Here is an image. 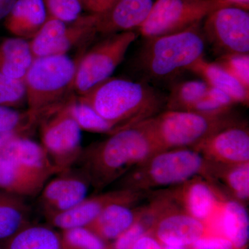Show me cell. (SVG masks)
<instances>
[{
  "label": "cell",
  "instance_id": "6da1fadb",
  "mask_svg": "<svg viewBox=\"0 0 249 249\" xmlns=\"http://www.w3.org/2000/svg\"><path fill=\"white\" fill-rule=\"evenodd\" d=\"M157 152L142 121L109 134L106 140L83 151L79 160L91 185L100 190Z\"/></svg>",
  "mask_w": 249,
  "mask_h": 249
},
{
  "label": "cell",
  "instance_id": "7a4b0ae2",
  "mask_svg": "<svg viewBox=\"0 0 249 249\" xmlns=\"http://www.w3.org/2000/svg\"><path fill=\"white\" fill-rule=\"evenodd\" d=\"M78 101L114 124L116 131L157 115L166 103L145 83L111 77L79 95Z\"/></svg>",
  "mask_w": 249,
  "mask_h": 249
},
{
  "label": "cell",
  "instance_id": "3957f363",
  "mask_svg": "<svg viewBox=\"0 0 249 249\" xmlns=\"http://www.w3.org/2000/svg\"><path fill=\"white\" fill-rule=\"evenodd\" d=\"M201 176L214 183L212 162L189 147L157 152L136 165L120 180V188L147 192L152 188L176 186Z\"/></svg>",
  "mask_w": 249,
  "mask_h": 249
},
{
  "label": "cell",
  "instance_id": "277c9868",
  "mask_svg": "<svg viewBox=\"0 0 249 249\" xmlns=\"http://www.w3.org/2000/svg\"><path fill=\"white\" fill-rule=\"evenodd\" d=\"M205 38L199 25L181 32L147 38L139 65L152 79H171L204 57Z\"/></svg>",
  "mask_w": 249,
  "mask_h": 249
},
{
  "label": "cell",
  "instance_id": "5b68a950",
  "mask_svg": "<svg viewBox=\"0 0 249 249\" xmlns=\"http://www.w3.org/2000/svg\"><path fill=\"white\" fill-rule=\"evenodd\" d=\"M239 122L229 113L209 115L191 111L166 110L142 121L157 151L193 148L214 132Z\"/></svg>",
  "mask_w": 249,
  "mask_h": 249
},
{
  "label": "cell",
  "instance_id": "8992f818",
  "mask_svg": "<svg viewBox=\"0 0 249 249\" xmlns=\"http://www.w3.org/2000/svg\"><path fill=\"white\" fill-rule=\"evenodd\" d=\"M77 65L66 55L34 59L23 82L28 111L39 121L73 89Z\"/></svg>",
  "mask_w": 249,
  "mask_h": 249
},
{
  "label": "cell",
  "instance_id": "52a82bcc",
  "mask_svg": "<svg viewBox=\"0 0 249 249\" xmlns=\"http://www.w3.org/2000/svg\"><path fill=\"white\" fill-rule=\"evenodd\" d=\"M229 5L224 0H156L139 31L145 38L181 32L199 25L214 10Z\"/></svg>",
  "mask_w": 249,
  "mask_h": 249
},
{
  "label": "cell",
  "instance_id": "ba28073f",
  "mask_svg": "<svg viewBox=\"0 0 249 249\" xmlns=\"http://www.w3.org/2000/svg\"><path fill=\"white\" fill-rule=\"evenodd\" d=\"M137 37L134 31L116 33L93 46L77 65L73 89L82 95L110 78Z\"/></svg>",
  "mask_w": 249,
  "mask_h": 249
},
{
  "label": "cell",
  "instance_id": "9c48e42d",
  "mask_svg": "<svg viewBox=\"0 0 249 249\" xmlns=\"http://www.w3.org/2000/svg\"><path fill=\"white\" fill-rule=\"evenodd\" d=\"M40 119L41 145L61 173L71 169L83 152L82 129L70 115L66 105L46 113Z\"/></svg>",
  "mask_w": 249,
  "mask_h": 249
},
{
  "label": "cell",
  "instance_id": "30bf717a",
  "mask_svg": "<svg viewBox=\"0 0 249 249\" xmlns=\"http://www.w3.org/2000/svg\"><path fill=\"white\" fill-rule=\"evenodd\" d=\"M204 38L224 54L249 53V10L237 6H222L204 19Z\"/></svg>",
  "mask_w": 249,
  "mask_h": 249
},
{
  "label": "cell",
  "instance_id": "8fae6325",
  "mask_svg": "<svg viewBox=\"0 0 249 249\" xmlns=\"http://www.w3.org/2000/svg\"><path fill=\"white\" fill-rule=\"evenodd\" d=\"M96 15L81 16L75 22L67 23L49 17L29 42L34 59L52 55H66L75 44L93 37L96 30Z\"/></svg>",
  "mask_w": 249,
  "mask_h": 249
},
{
  "label": "cell",
  "instance_id": "7c38bea8",
  "mask_svg": "<svg viewBox=\"0 0 249 249\" xmlns=\"http://www.w3.org/2000/svg\"><path fill=\"white\" fill-rule=\"evenodd\" d=\"M157 197L159 209L150 233L162 245L190 247L209 233L207 224L181 209L168 194Z\"/></svg>",
  "mask_w": 249,
  "mask_h": 249
},
{
  "label": "cell",
  "instance_id": "4fadbf2b",
  "mask_svg": "<svg viewBox=\"0 0 249 249\" xmlns=\"http://www.w3.org/2000/svg\"><path fill=\"white\" fill-rule=\"evenodd\" d=\"M147 192L119 188L88 197L71 209L48 217L53 227L64 231L88 227L109 205L114 203L134 204Z\"/></svg>",
  "mask_w": 249,
  "mask_h": 249
},
{
  "label": "cell",
  "instance_id": "5bb4252c",
  "mask_svg": "<svg viewBox=\"0 0 249 249\" xmlns=\"http://www.w3.org/2000/svg\"><path fill=\"white\" fill-rule=\"evenodd\" d=\"M193 149L199 152L206 160L214 163H248L249 127L239 121L214 132Z\"/></svg>",
  "mask_w": 249,
  "mask_h": 249
},
{
  "label": "cell",
  "instance_id": "9a60e30c",
  "mask_svg": "<svg viewBox=\"0 0 249 249\" xmlns=\"http://www.w3.org/2000/svg\"><path fill=\"white\" fill-rule=\"evenodd\" d=\"M40 191V202L47 218L71 209L88 198L91 183L83 171L71 169L58 173Z\"/></svg>",
  "mask_w": 249,
  "mask_h": 249
},
{
  "label": "cell",
  "instance_id": "2e32d148",
  "mask_svg": "<svg viewBox=\"0 0 249 249\" xmlns=\"http://www.w3.org/2000/svg\"><path fill=\"white\" fill-rule=\"evenodd\" d=\"M213 183L197 176L175 186L168 194L187 213L207 224L226 199Z\"/></svg>",
  "mask_w": 249,
  "mask_h": 249
},
{
  "label": "cell",
  "instance_id": "e0dca14e",
  "mask_svg": "<svg viewBox=\"0 0 249 249\" xmlns=\"http://www.w3.org/2000/svg\"><path fill=\"white\" fill-rule=\"evenodd\" d=\"M153 4V0H116L107 11L96 14V32L108 36L139 29Z\"/></svg>",
  "mask_w": 249,
  "mask_h": 249
},
{
  "label": "cell",
  "instance_id": "ac0fdd59",
  "mask_svg": "<svg viewBox=\"0 0 249 249\" xmlns=\"http://www.w3.org/2000/svg\"><path fill=\"white\" fill-rule=\"evenodd\" d=\"M219 235L231 242L235 249H245L249 240V217L245 205L232 199H225L207 225L213 222Z\"/></svg>",
  "mask_w": 249,
  "mask_h": 249
},
{
  "label": "cell",
  "instance_id": "d6986e66",
  "mask_svg": "<svg viewBox=\"0 0 249 249\" xmlns=\"http://www.w3.org/2000/svg\"><path fill=\"white\" fill-rule=\"evenodd\" d=\"M48 18L44 0H17L4 19V26L19 38L31 39Z\"/></svg>",
  "mask_w": 249,
  "mask_h": 249
},
{
  "label": "cell",
  "instance_id": "ffe728a7",
  "mask_svg": "<svg viewBox=\"0 0 249 249\" xmlns=\"http://www.w3.org/2000/svg\"><path fill=\"white\" fill-rule=\"evenodd\" d=\"M132 205L124 203L109 205L85 228L104 241L115 240L140 217L143 207L132 209Z\"/></svg>",
  "mask_w": 249,
  "mask_h": 249
},
{
  "label": "cell",
  "instance_id": "44dd1931",
  "mask_svg": "<svg viewBox=\"0 0 249 249\" xmlns=\"http://www.w3.org/2000/svg\"><path fill=\"white\" fill-rule=\"evenodd\" d=\"M188 71L201 77L210 87L227 93L235 104L241 103L248 106L249 89L216 62H209L202 57L195 62Z\"/></svg>",
  "mask_w": 249,
  "mask_h": 249
},
{
  "label": "cell",
  "instance_id": "7402d4cb",
  "mask_svg": "<svg viewBox=\"0 0 249 249\" xmlns=\"http://www.w3.org/2000/svg\"><path fill=\"white\" fill-rule=\"evenodd\" d=\"M34 60L29 42L19 37L0 38V73L13 79H24Z\"/></svg>",
  "mask_w": 249,
  "mask_h": 249
},
{
  "label": "cell",
  "instance_id": "603a6c76",
  "mask_svg": "<svg viewBox=\"0 0 249 249\" xmlns=\"http://www.w3.org/2000/svg\"><path fill=\"white\" fill-rule=\"evenodd\" d=\"M29 209L20 196L0 191V240H7L29 225Z\"/></svg>",
  "mask_w": 249,
  "mask_h": 249
},
{
  "label": "cell",
  "instance_id": "cb8c5ba5",
  "mask_svg": "<svg viewBox=\"0 0 249 249\" xmlns=\"http://www.w3.org/2000/svg\"><path fill=\"white\" fill-rule=\"evenodd\" d=\"M0 191L22 198L40 194L42 191V188L19 169L2 147L0 149Z\"/></svg>",
  "mask_w": 249,
  "mask_h": 249
},
{
  "label": "cell",
  "instance_id": "d4e9b609",
  "mask_svg": "<svg viewBox=\"0 0 249 249\" xmlns=\"http://www.w3.org/2000/svg\"><path fill=\"white\" fill-rule=\"evenodd\" d=\"M212 177L219 180L235 200L247 204L249 199V162L222 164L212 162Z\"/></svg>",
  "mask_w": 249,
  "mask_h": 249
},
{
  "label": "cell",
  "instance_id": "484cf974",
  "mask_svg": "<svg viewBox=\"0 0 249 249\" xmlns=\"http://www.w3.org/2000/svg\"><path fill=\"white\" fill-rule=\"evenodd\" d=\"M6 249H64L62 235L51 228L28 225L7 240Z\"/></svg>",
  "mask_w": 249,
  "mask_h": 249
},
{
  "label": "cell",
  "instance_id": "4316f807",
  "mask_svg": "<svg viewBox=\"0 0 249 249\" xmlns=\"http://www.w3.org/2000/svg\"><path fill=\"white\" fill-rule=\"evenodd\" d=\"M209 85L203 80H191L174 85L165 106L167 110L191 111L206 96Z\"/></svg>",
  "mask_w": 249,
  "mask_h": 249
},
{
  "label": "cell",
  "instance_id": "83f0119b",
  "mask_svg": "<svg viewBox=\"0 0 249 249\" xmlns=\"http://www.w3.org/2000/svg\"><path fill=\"white\" fill-rule=\"evenodd\" d=\"M66 107L81 129L94 133L109 134L116 131L114 124L103 119L93 108L84 103L78 100L71 101L67 103Z\"/></svg>",
  "mask_w": 249,
  "mask_h": 249
},
{
  "label": "cell",
  "instance_id": "f1b7e54d",
  "mask_svg": "<svg viewBox=\"0 0 249 249\" xmlns=\"http://www.w3.org/2000/svg\"><path fill=\"white\" fill-rule=\"evenodd\" d=\"M61 235L64 249H110L106 241L85 227L64 231Z\"/></svg>",
  "mask_w": 249,
  "mask_h": 249
},
{
  "label": "cell",
  "instance_id": "f546056e",
  "mask_svg": "<svg viewBox=\"0 0 249 249\" xmlns=\"http://www.w3.org/2000/svg\"><path fill=\"white\" fill-rule=\"evenodd\" d=\"M37 121L28 111L22 112L14 108L0 106V133L26 134Z\"/></svg>",
  "mask_w": 249,
  "mask_h": 249
},
{
  "label": "cell",
  "instance_id": "4dcf8cb0",
  "mask_svg": "<svg viewBox=\"0 0 249 249\" xmlns=\"http://www.w3.org/2000/svg\"><path fill=\"white\" fill-rule=\"evenodd\" d=\"M24 102L26 90L23 80L13 79L0 73V106L16 109Z\"/></svg>",
  "mask_w": 249,
  "mask_h": 249
},
{
  "label": "cell",
  "instance_id": "1f68e13d",
  "mask_svg": "<svg viewBox=\"0 0 249 249\" xmlns=\"http://www.w3.org/2000/svg\"><path fill=\"white\" fill-rule=\"evenodd\" d=\"M216 63L249 89V54H224Z\"/></svg>",
  "mask_w": 249,
  "mask_h": 249
},
{
  "label": "cell",
  "instance_id": "d6a6232c",
  "mask_svg": "<svg viewBox=\"0 0 249 249\" xmlns=\"http://www.w3.org/2000/svg\"><path fill=\"white\" fill-rule=\"evenodd\" d=\"M49 17L70 24L81 16L82 0H44Z\"/></svg>",
  "mask_w": 249,
  "mask_h": 249
},
{
  "label": "cell",
  "instance_id": "836d02e7",
  "mask_svg": "<svg viewBox=\"0 0 249 249\" xmlns=\"http://www.w3.org/2000/svg\"><path fill=\"white\" fill-rule=\"evenodd\" d=\"M191 249H235L227 237L217 234L207 233L190 246Z\"/></svg>",
  "mask_w": 249,
  "mask_h": 249
},
{
  "label": "cell",
  "instance_id": "e575fe53",
  "mask_svg": "<svg viewBox=\"0 0 249 249\" xmlns=\"http://www.w3.org/2000/svg\"><path fill=\"white\" fill-rule=\"evenodd\" d=\"M206 96L219 104V106L228 109H231L232 106L235 104L233 100L229 95L222 91V90L216 89V88L210 87L208 88Z\"/></svg>",
  "mask_w": 249,
  "mask_h": 249
},
{
  "label": "cell",
  "instance_id": "d590c367",
  "mask_svg": "<svg viewBox=\"0 0 249 249\" xmlns=\"http://www.w3.org/2000/svg\"><path fill=\"white\" fill-rule=\"evenodd\" d=\"M116 0H82L83 6L91 14H102L107 11Z\"/></svg>",
  "mask_w": 249,
  "mask_h": 249
},
{
  "label": "cell",
  "instance_id": "8d00e7d4",
  "mask_svg": "<svg viewBox=\"0 0 249 249\" xmlns=\"http://www.w3.org/2000/svg\"><path fill=\"white\" fill-rule=\"evenodd\" d=\"M129 249H162V245L151 233L147 232Z\"/></svg>",
  "mask_w": 249,
  "mask_h": 249
},
{
  "label": "cell",
  "instance_id": "74e56055",
  "mask_svg": "<svg viewBox=\"0 0 249 249\" xmlns=\"http://www.w3.org/2000/svg\"><path fill=\"white\" fill-rule=\"evenodd\" d=\"M16 1L17 0H0V21L6 18Z\"/></svg>",
  "mask_w": 249,
  "mask_h": 249
},
{
  "label": "cell",
  "instance_id": "f35d334b",
  "mask_svg": "<svg viewBox=\"0 0 249 249\" xmlns=\"http://www.w3.org/2000/svg\"><path fill=\"white\" fill-rule=\"evenodd\" d=\"M25 135V134L20 133V132H6V133H0V149L1 148L6 142L11 141V139L18 136Z\"/></svg>",
  "mask_w": 249,
  "mask_h": 249
},
{
  "label": "cell",
  "instance_id": "ab89813d",
  "mask_svg": "<svg viewBox=\"0 0 249 249\" xmlns=\"http://www.w3.org/2000/svg\"><path fill=\"white\" fill-rule=\"evenodd\" d=\"M228 4L249 10V0H224Z\"/></svg>",
  "mask_w": 249,
  "mask_h": 249
},
{
  "label": "cell",
  "instance_id": "60d3db41",
  "mask_svg": "<svg viewBox=\"0 0 249 249\" xmlns=\"http://www.w3.org/2000/svg\"><path fill=\"white\" fill-rule=\"evenodd\" d=\"M186 247L178 245H162V249H187Z\"/></svg>",
  "mask_w": 249,
  "mask_h": 249
}]
</instances>
